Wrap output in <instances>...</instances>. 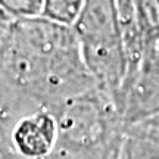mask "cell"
<instances>
[{
    "mask_svg": "<svg viewBox=\"0 0 159 159\" xmlns=\"http://www.w3.org/2000/svg\"><path fill=\"white\" fill-rule=\"evenodd\" d=\"M0 114L13 119L40 109L56 114L97 89L72 27L47 18H2Z\"/></svg>",
    "mask_w": 159,
    "mask_h": 159,
    "instance_id": "cell-1",
    "label": "cell"
},
{
    "mask_svg": "<svg viewBox=\"0 0 159 159\" xmlns=\"http://www.w3.org/2000/svg\"><path fill=\"white\" fill-rule=\"evenodd\" d=\"M72 28L97 90L114 103L128 72L116 0H85Z\"/></svg>",
    "mask_w": 159,
    "mask_h": 159,
    "instance_id": "cell-2",
    "label": "cell"
},
{
    "mask_svg": "<svg viewBox=\"0 0 159 159\" xmlns=\"http://www.w3.org/2000/svg\"><path fill=\"white\" fill-rule=\"evenodd\" d=\"M125 127L159 116V44L146 50L114 100Z\"/></svg>",
    "mask_w": 159,
    "mask_h": 159,
    "instance_id": "cell-3",
    "label": "cell"
},
{
    "mask_svg": "<svg viewBox=\"0 0 159 159\" xmlns=\"http://www.w3.org/2000/svg\"><path fill=\"white\" fill-rule=\"evenodd\" d=\"M57 137V119L47 109L2 121V149L22 159L49 158L56 149Z\"/></svg>",
    "mask_w": 159,
    "mask_h": 159,
    "instance_id": "cell-4",
    "label": "cell"
},
{
    "mask_svg": "<svg viewBox=\"0 0 159 159\" xmlns=\"http://www.w3.org/2000/svg\"><path fill=\"white\" fill-rule=\"evenodd\" d=\"M118 159H159V128L148 122L127 127Z\"/></svg>",
    "mask_w": 159,
    "mask_h": 159,
    "instance_id": "cell-5",
    "label": "cell"
},
{
    "mask_svg": "<svg viewBox=\"0 0 159 159\" xmlns=\"http://www.w3.org/2000/svg\"><path fill=\"white\" fill-rule=\"evenodd\" d=\"M146 50L159 44V0H133Z\"/></svg>",
    "mask_w": 159,
    "mask_h": 159,
    "instance_id": "cell-6",
    "label": "cell"
},
{
    "mask_svg": "<svg viewBox=\"0 0 159 159\" xmlns=\"http://www.w3.org/2000/svg\"><path fill=\"white\" fill-rule=\"evenodd\" d=\"M85 0H43L41 16L66 27H74Z\"/></svg>",
    "mask_w": 159,
    "mask_h": 159,
    "instance_id": "cell-7",
    "label": "cell"
},
{
    "mask_svg": "<svg viewBox=\"0 0 159 159\" xmlns=\"http://www.w3.org/2000/svg\"><path fill=\"white\" fill-rule=\"evenodd\" d=\"M2 18H22L41 15L43 0H0Z\"/></svg>",
    "mask_w": 159,
    "mask_h": 159,
    "instance_id": "cell-8",
    "label": "cell"
},
{
    "mask_svg": "<svg viewBox=\"0 0 159 159\" xmlns=\"http://www.w3.org/2000/svg\"><path fill=\"white\" fill-rule=\"evenodd\" d=\"M148 124H150V125H153V127H156V128H159V116H156V118H153V119H150V121H146Z\"/></svg>",
    "mask_w": 159,
    "mask_h": 159,
    "instance_id": "cell-9",
    "label": "cell"
}]
</instances>
